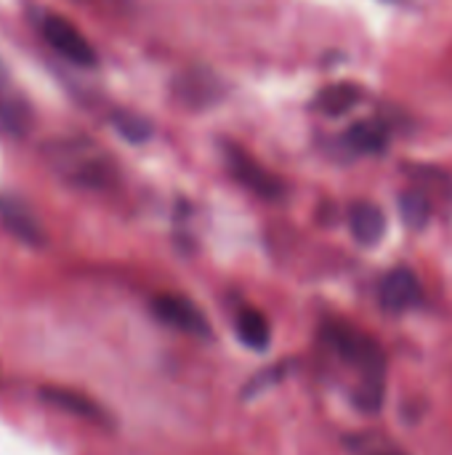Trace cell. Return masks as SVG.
<instances>
[{
    "instance_id": "cell-8",
    "label": "cell",
    "mask_w": 452,
    "mask_h": 455,
    "mask_svg": "<svg viewBox=\"0 0 452 455\" xmlns=\"http://www.w3.org/2000/svg\"><path fill=\"white\" fill-rule=\"evenodd\" d=\"M40 400L48 403L51 408L56 411H64L75 419H83L88 424H99V427H107L109 424V416L107 411L93 403L88 395H80L75 389H67V387H43L40 389Z\"/></svg>"
},
{
    "instance_id": "cell-15",
    "label": "cell",
    "mask_w": 452,
    "mask_h": 455,
    "mask_svg": "<svg viewBox=\"0 0 452 455\" xmlns=\"http://www.w3.org/2000/svg\"><path fill=\"white\" fill-rule=\"evenodd\" d=\"M400 213H402V221L410 227V229H424L432 219V203L424 192L418 189H408L400 195Z\"/></svg>"
},
{
    "instance_id": "cell-11",
    "label": "cell",
    "mask_w": 452,
    "mask_h": 455,
    "mask_svg": "<svg viewBox=\"0 0 452 455\" xmlns=\"http://www.w3.org/2000/svg\"><path fill=\"white\" fill-rule=\"evenodd\" d=\"M362 99V88L354 83H333L325 91H320V96L314 99L317 112L328 115V117H341L349 109H354Z\"/></svg>"
},
{
    "instance_id": "cell-5",
    "label": "cell",
    "mask_w": 452,
    "mask_h": 455,
    "mask_svg": "<svg viewBox=\"0 0 452 455\" xmlns=\"http://www.w3.org/2000/svg\"><path fill=\"white\" fill-rule=\"evenodd\" d=\"M152 309L155 315L181 331V333H189V336H197V339H208L210 336V325H208V317L202 315V309L189 301L186 296H176V293H163L152 301Z\"/></svg>"
},
{
    "instance_id": "cell-4",
    "label": "cell",
    "mask_w": 452,
    "mask_h": 455,
    "mask_svg": "<svg viewBox=\"0 0 452 455\" xmlns=\"http://www.w3.org/2000/svg\"><path fill=\"white\" fill-rule=\"evenodd\" d=\"M224 155H226V168L232 171V176L250 189L253 195L264 197V200H280L282 197V181L269 173L256 157H250L242 147L237 144H224Z\"/></svg>"
},
{
    "instance_id": "cell-14",
    "label": "cell",
    "mask_w": 452,
    "mask_h": 455,
    "mask_svg": "<svg viewBox=\"0 0 452 455\" xmlns=\"http://www.w3.org/2000/svg\"><path fill=\"white\" fill-rule=\"evenodd\" d=\"M176 93L181 101L192 104V107H202L218 99L216 93V80L205 72H189L186 77H181L176 83Z\"/></svg>"
},
{
    "instance_id": "cell-9",
    "label": "cell",
    "mask_w": 452,
    "mask_h": 455,
    "mask_svg": "<svg viewBox=\"0 0 452 455\" xmlns=\"http://www.w3.org/2000/svg\"><path fill=\"white\" fill-rule=\"evenodd\" d=\"M349 229L360 245H378L386 235V213L368 200H360L349 208Z\"/></svg>"
},
{
    "instance_id": "cell-1",
    "label": "cell",
    "mask_w": 452,
    "mask_h": 455,
    "mask_svg": "<svg viewBox=\"0 0 452 455\" xmlns=\"http://www.w3.org/2000/svg\"><path fill=\"white\" fill-rule=\"evenodd\" d=\"M322 339L346 365L360 371V384L354 389L357 411L368 416L378 413L386 392V357L381 347L370 336L346 323H328L322 328Z\"/></svg>"
},
{
    "instance_id": "cell-6",
    "label": "cell",
    "mask_w": 452,
    "mask_h": 455,
    "mask_svg": "<svg viewBox=\"0 0 452 455\" xmlns=\"http://www.w3.org/2000/svg\"><path fill=\"white\" fill-rule=\"evenodd\" d=\"M378 296H381V307H384L386 312L400 315V312H408V309L418 307L421 299H424V291H421V280L416 277L413 269L397 267V269H392V272L384 277L381 293H378Z\"/></svg>"
},
{
    "instance_id": "cell-2",
    "label": "cell",
    "mask_w": 452,
    "mask_h": 455,
    "mask_svg": "<svg viewBox=\"0 0 452 455\" xmlns=\"http://www.w3.org/2000/svg\"><path fill=\"white\" fill-rule=\"evenodd\" d=\"M43 157L56 176L83 189H109L117 179L112 157L96 141L83 136L48 141Z\"/></svg>"
},
{
    "instance_id": "cell-3",
    "label": "cell",
    "mask_w": 452,
    "mask_h": 455,
    "mask_svg": "<svg viewBox=\"0 0 452 455\" xmlns=\"http://www.w3.org/2000/svg\"><path fill=\"white\" fill-rule=\"evenodd\" d=\"M37 29L43 35V40L67 61L77 64V67H93L96 64V51L88 43V37L64 16L59 13H43L37 21Z\"/></svg>"
},
{
    "instance_id": "cell-16",
    "label": "cell",
    "mask_w": 452,
    "mask_h": 455,
    "mask_svg": "<svg viewBox=\"0 0 452 455\" xmlns=\"http://www.w3.org/2000/svg\"><path fill=\"white\" fill-rule=\"evenodd\" d=\"M112 125L128 141H147L149 133H152V125L141 115H136V112H115L112 115Z\"/></svg>"
},
{
    "instance_id": "cell-12",
    "label": "cell",
    "mask_w": 452,
    "mask_h": 455,
    "mask_svg": "<svg viewBox=\"0 0 452 455\" xmlns=\"http://www.w3.org/2000/svg\"><path fill=\"white\" fill-rule=\"evenodd\" d=\"M234 328H237V339L253 352H264L272 344V325H269L266 315L258 309H250V307L242 309L237 315Z\"/></svg>"
},
{
    "instance_id": "cell-10",
    "label": "cell",
    "mask_w": 452,
    "mask_h": 455,
    "mask_svg": "<svg viewBox=\"0 0 452 455\" xmlns=\"http://www.w3.org/2000/svg\"><path fill=\"white\" fill-rule=\"evenodd\" d=\"M346 144L360 155H381L389 147V128L381 120H360L346 131Z\"/></svg>"
},
{
    "instance_id": "cell-17",
    "label": "cell",
    "mask_w": 452,
    "mask_h": 455,
    "mask_svg": "<svg viewBox=\"0 0 452 455\" xmlns=\"http://www.w3.org/2000/svg\"><path fill=\"white\" fill-rule=\"evenodd\" d=\"M3 83H5V67H3V61H0V88H3Z\"/></svg>"
},
{
    "instance_id": "cell-7",
    "label": "cell",
    "mask_w": 452,
    "mask_h": 455,
    "mask_svg": "<svg viewBox=\"0 0 452 455\" xmlns=\"http://www.w3.org/2000/svg\"><path fill=\"white\" fill-rule=\"evenodd\" d=\"M0 229L8 232L13 240L24 243V245H32V248L45 245V232H43L40 221L16 197L0 195Z\"/></svg>"
},
{
    "instance_id": "cell-13",
    "label": "cell",
    "mask_w": 452,
    "mask_h": 455,
    "mask_svg": "<svg viewBox=\"0 0 452 455\" xmlns=\"http://www.w3.org/2000/svg\"><path fill=\"white\" fill-rule=\"evenodd\" d=\"M32 128V109L21 96H0V133L21 139Z\"/></svg>"
}]
</instances>
